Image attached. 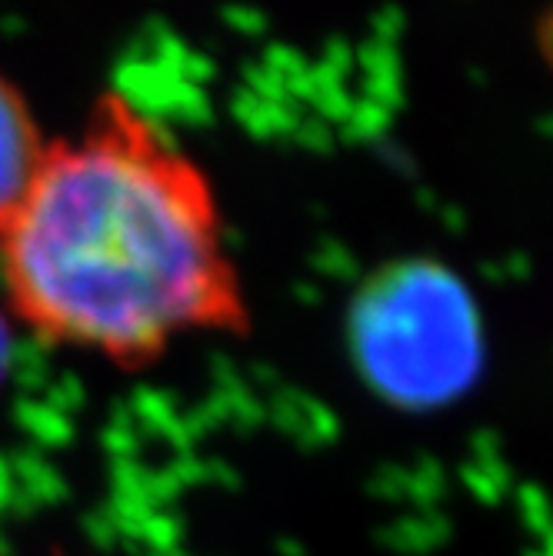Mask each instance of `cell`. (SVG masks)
<instances>
[{
    "label": "cell",
    "mask_w": 553,
    "mask_h": 556,
    "mask_svg": "<svg viewBox=\"0 0 553 556\" xmlns=\"http://www.w3.org/2000/svg\"><path fill=\"white\" fill-rule=\"evenodd\" d=\"M11 320L121 370L158 364L190 333H250L214 180L124 93L47 140L0 217Z\"/></svg>",
    "instance_id": "6da1fadb"
},
{
    "label": "cell",
    "mask_w": 553,
    "mask_h": 556,
    "mask_svg": "<svg viewBox=\"0 0 553 556\" xmlns=\"http://www.w3.org/2000/svg\"><path fill=\"white\" fill-rule=\"evenodd\" d=\"M47 140L30 111L24 90L0 71V217H4L21 190L27 187Z\"/></svg>",
    "instance_id": "3957f363"
},
{
    "label": "cell",
    "mask_w": 553,
    "mask_h": 556,
    "mask_svg": "<svg viewBox=\"0 0 553 556\" xmlns=\"http://www.w3.org/2000/svg\"><path fill=\"white\" fill-rule=\"evenodd\" d=\"M347 350L374 396L424 414L470 393L487 343L470 287L433 257H404L350 300Z\"/></svg>",
    "instance_id": "7a4b0ae2"
},
{
    "label": "cell",
    "mask_w": 553,
    "mask_h": 556,
    "mask_svg": "<svg viewBox=\"0 0 553 556\" xmlns=\"http://www.w3.org/2000/svg\"><path fill=\"white\" fill-rule=\"evenodd\" d=\"M11 353H14V333H11V314L0 307V383H4L11 370Z\"/></svg>",
    "instance_id": "277c9868"
}]
</instances>
